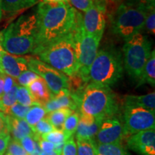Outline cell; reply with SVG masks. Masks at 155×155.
Instances as JSON below:
<instances>
[{
    "label": "cell",
    "instance_id": "obj_1",
    "mask_svg": "<svg viewBox=\"0 0 155 155\" xmlns=\"http://www.w3.org/2000/svg\"><path fill=\"white\" fill-rule=\"evenodd\" d=\"M77 10L68 2H44L39 4L36 16L38 18V35L36 55L42 48L69 34L75 23Z\"/></svg>",
    "mask_w": 155,
    "mask_h": 155
},
{
    "label": "cell",
    "instance_id": "obj_2",
    "mask_svg": "<svg viewBox=\"0 0 155 155\" xmlns=\"http://www.w3.org/2000/svg\"><path fill=\"white\" fill-rule=\"evenodd\" d=\"M38 35L36 14L22 15L1 32L5 51L15 55L32 53L35 49Z\"/></svg>",
    "mask_w": 155,
    "mask_h": 155
},
{
    "label": "cell",
    "instance_id": "obj_3",
    "mask_svg": "<svg viewBox=\"0 0 155 155\" xmlns=\"http://www.w3.org/2000/svg\"><path fill=\"white\" fill-rule=\"evenodd\" d=\"M142 0H127L109 15L112 32L124 40L130 39L144 28L145 19L150 9Z\"/></svg>",
    "mask_w": 155,
    "mask_h": 155
},
{
    "label": "cell",
    "instance_id": "obj_4",
    "mask_svg": "<svg viewBox=\"0 0 155 155\" xmlns=\"http://www.w3.org/2000/svg\"><path fill=\"white\" fill-rule=\"evenodd\" d=\"M81 114L105 119L116 116L119 106L116 95L110 86L88 83L85 86L79 101Z\"/></svg>",
    "mask_w": 155,
    "mask_h": 155
},
{
    "label": "cell",
    "instance_id": "obj_5",
    "mask_svg": "<svg viewBox=\"0 0 155 155\" xmlns=\"http://www.w3.org/2000/svg\"><path fill=\"white\" fill-rule=\"evenodd\" d=\"M36 55H38L40 61L61 71L68 77L78 74L77 42L73 30L42 48Z\"/></svg>",
    "mask_w": 155,
    "mask_h": 155
},
{
    "label": "cell",
    "instance_id": "obj_6",
    "mask_svg": "<svg viewBox=\"0 0 155 155\" xmlns=\"http://www.w3.org/2000/svg\"><path fill=\"white\" fill-rule=\"evenodd\" d=\"M124 65L121 53L109 47L98 51L89 70V83L111 86L123 76Z\"/></svg>",
    "mask_w": 155,
    "mask_h": 155
},
{
    "label": "cell",
    "instance_id": "obj_7",
    "mask_svg": "<svg viewBox=\"0 0 155 155\" xmlns=\"http://www.w3.org/2000/svg\"><path fill=\"white\" fill-rule=\"evenodd\" d=\"M152 51V42L141 32L125 41L123 65L132 80L138 81Z\"/></svg>",
    "mask_w": 155,
    "mask_h": 155
},
{
    "label": "cell",
    "instance_id": "obj_8",
    "mask_svg": "<svg viewBox=\"0 0 155 155\" xmlns=\"http://www.w3.org/2000/svg\"><path fill=\"white\" fill-rule=\"evenodd\" d=\"M76 39L77 55L78 61V74L86 83H89V70L94 62L99 47L100 39L89 35L83 28V15L76 12L75 26L73 30Z\"/></svg>",
    "mask_w": 155,
    "mask_h": 155
},
{
    "label": "cell",
    "instance_id": "obj_9",
    "mask_svg": "<svg viewBox=\"0 0 155 155\" xmlns=\"http://www.w3.org/2000/svg\"><path fill=\"white\" fill-rule=\"evenodd\" d=\"M155 111L134 106H124V130L126 137L154 129Z\"/></svg>",
    "mask_w": 155,
    "mask_h": 155
},
{
    "label": "cell",
    "instance_id": "obj_10",
    "mask_svg": "<svg viewBox=\"0 0 155 155\" xmlns=\"http://www.w3.org/2000/svg\"><path fill=\"white\" fill-rule=\"evenodd\" d=\"M27 61L28 68L45 81L53 96L63 90H68V77L66 75L40 60L27 57Z\"/></svg>",
    "mask_w": 155,
    "mask_h": 155
},
{
    "label": "cell",
    "instance_id": "obj_11",
    "mask_svg": "<svg viewBox=\"0 0 155 155\" xmlns=\"http://www.w3.org/2000/svg\"><path fill=\"white\" fill-rule=\"evenodd\" d=\"M105 15V6L98 2H95L94 5L85 12L83 16L84 32L101 40L106 27Z\"/></svg>",
    "mask_w": 155,
    "mask_h": 155
},
{
    "label": "cell",
    "instance_id": "obj_12",
    "mask_svg": "<svg viewBox=\"0 0 155 155\" xmlns=\"http://www.w3.org/2000/svg\"><path fill=\"white\" fill-rule=\"evenodd\" d=\"M126 137L124 126L116 116L102 120L96 137V144H121Z\"/></svg>",
    "mask_w": 155,
    "mask_h": 155
},
{
    "label": "cell",
    "instance_id": "obj_13",
    "mask_svg": "<svg viewBox=\"0 0 155 155\" xmlns=\"http://www.w3.org/2000/svg\"><path fill=\"white\" fill-rule=\"evenodd\" d=\"M127 146L141 155H155V130L149 129L129 136Z\"/></svg>",
    "mask_w": 155,
    "mask_h": 155
},
{
    "label": "cell",
    "instance_id": "obj_14",
    "mask_svg": "<svg viewBox=\"0 0 155 155\" xmlns=\"http://www.w3.org/2000/svg\"><path fill=\"white\" fill-rule=\"evenodd\" d=\"M0 65L4 73L13 78H17L21 73L28 70L27 58L12 55L6 51L2 55Z\"/></svg>",
    "mask_w": 155,
    "mask_h": 155
},
{
    "label": "cell",
    "instance_id": "obj_15",
    "mask_svg": "<svg viewBox=\"0 0 155 155\" xmlns=\"http://www.w3.org/2000/svg\"><path fill=\"white\" fill-rule=\"evenodd\" d=\"M43 106L48 114L61 108H68L76 111L78 108V103L68 90H63L57 95L53 96L51 99Z\"/></svg>",
    "mask_w": 155,
    "mask_h": 155
},
{
    "label": "cell",
    "instance_id": "obj_16",
    "mask_svg": "<svg viewBox=\"0 0 155 155\" xmlns=\"http://www.w3.org/2000/svg\"><path fill=\"white\" fill-rule=\"evenodd\" d=\"M103 119H96L91 116L80 114L75 137L76 139H93L95 138Z\"/></svg>",
    "mask_w": 155,
    "mask_h": 155
},
{
    "label": "cell",
    "instance_id": "obj_17",
    "mask_svg": "<svg viewBox=\"0 0 155 155\" xmlns=\"http://www.w3.org/2000/svg\"><path fill=\"white\" fill-rule=\"evenodd\" d=\"M27 88H28L32 98L38 105L43 106L53 96L48 88L45 81L40 77L31 83Z\"/></svg>",
    "mask_w": 155,
    "mask_h": 155
},
{
    "label": "cell",
    "instance_id": "obj_18",
    "mask_svg": "<svg viewBox=\"0 0 155 155\" xmlns=\"http://www.w3.org/2000/svg\"><path fill=\"white\" fill-rule=\"evenodd\" d=\"M7 116L9 125V131L10 137L17 141H20L22 138L28 136H35L32 127L28 124L25 119H17L12 116Z\"/></svg>",
    "mask_w": 155,
    "mask_h": 155
},
{
    "label": "cell",
    "instance_id": "obj_19",
    "mask_svg": "<svg viewBox=\"0 0 155 155\" xmlns=\"http://www.w3.org/2000/svg\"><path fill=\"white\" fill-rule=\"evenodd\" d=\"M124 105L139 106L155 111V93H150L141 96L128 95L124 98Z\"/></svg>",
    "mask_w": 155,
    "mask_h": 155
},
{
    "label": "cell",
    "instance_id": "obj_20",
    "mask_svg": "<svg viewBox=\"0 0 155 155\" xmlns=\"http://www.w3.org/2000/svg\"><path fill=\"white\" fill-rule=\"evenodd\" d=\"M150 84L154 87L155 86V51L152 50L150 58L145 64L141 74L137 81V87L141 85Z\"/></svg>",
    "mask_w": 155,
    "mask_h": 155
},
{
    "label": "cell",
    "instance_id": "obj_21",
    "mask_svg": "<svg viewBox=\"0 0 155 155\" xmlns=\"http://www.w3.org/2000/svg\"><path fill=\"white\" fill-rule=\"evenodd\" d=\"M38 2L39 0H2V8L5 12H16L32 7Z\"/></svg>",
    "mask_w": 155,
    "mask_h": 155
},
{
    "label": "cell",
    "instance_id": "obj_22",
    "mask_svg": "<svg viewBox=\"0 0 155 155\" xmlns=\"http://www.w3.org/2000/svg\"><path fill=\"white\" fill-rule=\"evenodd\" d=\"M73 112V111L68 108H61L48 113L46 118L55 128V129L62 131L65 121Z\"/></svg>",
    "mask_w": 155,
    "mask_h": 155
},
{
    "label": "cell",
    "instance_id": "obj_23",
    "mask_svg": "<svg viewBox=\"0 0 155 155\" xmlns=\"http://www.w3.org/2000/svg\"><path fill=\"white\" fill-rule=\"evenodd\" d=\"M97 155H130L122 144H96Z\"/></svg>",
    "mask_w": 155,
    "mask_h": 155
},
{
    "label": "cell",
    "instance_id": "obj_24",
    "mask_svg": "<svg viewBox=\"0 0 155 155\" xmlns=\"http://www.w3.org/2000/svg\"><path fill=\"white\" fill-rule=\"evenodd\" d=\"M47 111L44 106L40 105H35L31 106L25 116V120L31 127H34L39 121H41L47 116Z\"/></svg>",
    "mask_w": 155,
    "mask_h": 155
},
{
    "label": "cell",
    "instance_id": "obj_25",
    "mask_svg": "<svg viewBox=\"0 0 155 155\" xmlns=\"http://www.w3.org/2000/svg\"><path fill=\"white\" fill-rule=\"evenodd\" d=\"M76 139L78 155H97L96 144L93 139Z\"/></svg>",
    "mask_w": 155,
    "mask_h": 155
},
{
    "label": "cell",
    "instance_id": "obj_26",
    "mask_svg": "<svg viewBox=\"0 0 155 155\" xmlns=\"http://www.w3.org/2000/svg\"><path fill=\"white\" fill-rule=\"evenodd\" d=\"M79 119H80V114L78 113V111H73L65 121L62 131L66 136L68 139L72 137L75 133Z\"/></svg>",
    "mask_w": 155,
    "mask_h": 155
},
{
    "label": "cell",
    "instance_id": "obj_27",
    "mask_svg": "<svg viewBox=\"0 0 155 155\" xmlns=\"http://www.w3.org/2000/svg\"><path fill=\"white\" fill-rule=\"evenodd\" d=\"M18 87V85L15 84L9 92L4 94L0 99L1 111L4 114H6L9 108L17 103V91Z\"/></svg>",
    "mask_w": 155,
    "mask_h": 155
},
{
    "label": "cell",
    "instance_id": "obj_28",
    "mask_svg": "<svg viewBox=\"0 0 155 155\" xmlns=\"http://www.w3.org/2000/svg\"><path fill=\"white\" fill-rule=\"evenodd\" d=\"M17 101L21 105L25 106H31L35 105H38L37 103L35 101L32 96H31L30 91L27 87L19 86L17 91Z\"/></svg>",
    "mask_w": 155,
    "mask_h": 155
},
{
    "label": "cell",
    "instance_id": "obj_29",
    "mask_svg": "<svg viewBox=\"0 0 155 155\" xmlns=\"http://www.w3.org/2000/svg\"><path fill=\"white\" fill-rule=\"evenodd\" d=\"M41 139L53 143L54 144H59L62 143H65L68 140L66 136L63 133V131L55 129L51 132H49L45 134L42 135Z\"/></svg>",
    "mask_w": 155,
    "mask_h": 155
},
{
    "label": "cell",
    "instance_id": "obj_30",
    "mask_svg": "<svg viewBox=\"0 0 155 155\" xmlns=\"http://www.w3.org/2000/svg\"><path fill=\"white\" fill-rule=\"evenodd\" d=\"M30 108V107L28 106H25L19 104V103H15L14 105L9 108L6 114L17 119H24Z\"/></svg>",
    "mask_w": 155,
    "mask_h": 155
},
{
    "label": "cell",
    "instance_id": "obj_31",
    "mask_svg": "<svg viewBox=\"0 0 155 155\" xmlns=\"http://www.w3.org/2000/svg\"><path fill=\"white\" fill-rule=\"evenodd\" d=\"M32 129L34 133L36 135L40 136V137L55 130V128L53 127V125L50 124V122L48 121L46 117L39 121Z\"/></svg>",
    "mask_w": 155,
    "mask_h": 155
},
{
    "label": "cell",
    "instance_id": "obj_32",
    "mask_svg": "<svg viewBox=\"0 0 155 155\" xmlns=\"http://www.w3.org/2000/svg\"><path fill=\"white\" fill-rule=\"evenodd\" d=\"M39 77L40 76L35 73H34L33 71H30V70H27L19 75V77L17 78V83L21 86L28 87L31 83L38 79Z\"/></svg>",
    "mask_w": 155,
    "mask_h": 155
},
{
    "label": "cell",
    "instance_id": "obj_33",
    "mask_svg": "<svg viewBox=\"0 0 155 155\" xmlns=\"http://www.w3.org/2000/svg\"><path fill=\"white\" fill-rule=\"evenodd\" d=\"M7 150L9 155H28L20 142L14 139H10Z\"/></svg>",
    "mask_w": 155,
    "mask_h": 155
},
{
    "label": "cell",
    "instance_id": "obj_34",
    "mask_svg": "<svg viewBox=\"0 0 155 155\" xmlns=\"http://www.w3.org/2000/svg\"><path fill=\"white\" fill-rule=\"evenodd\" d=\"M144 28L146 29L147 32L154 35L155 34V9H150L147 13L145 19Z\"/></svg>",
    "mask_w": 155,
    "mask_h": 155
},
{
    "label": "cell",
    "instance_id": "obj_35",
    "mask_svg": "<svg viewBox=\"0 0 155 155\" xmlns=\"http://www.w3.org/2000/svg\"><path fill=\"white\" fill-rule=\"evenodd\" d=\"M35 141L36 139L35 138V136H28V137H25L21 139L19 142L27 153L29 155H32L35 150Z\"/></svg>",
    "mask_w": 155,
    "mask_h": 155
},
{
    "label": "cell",
    "instance_id": "obj_36",
    "mask_svg": "<svg viewBox=\"0 0 155 155\" xmlns=\"http://www.w3.org/2000/svg\"><path fill=\"white\" fill-rule=\"evenodd\" d=\"M61 155H78L76 143L73 137L69 138L65 142L62 150Z\"/></svg>",
    "mask_w": 155,
    "mask_h": 155
},
{
    "label": "cell",
    "instance_id": "obj_37",
    "mask_svg": "<svg viewBox=\"0 0 155 155\" xmlns=\"http://www.w3.org/2000/svg\"><path fill=\"white\" fill-rule=\"evenodd\" d=\"M96 0H68L75 9L82 12H86L95 4Z\"/></svg>",
    "mask_w": 155,
    "mask_h": 155
},
{
    "label": "cell",
    "instance_id": "obj_38",
    "mask_svg": "<svg viewBox=\"0 0 155 155\" xmlns=\"http://www.w3.org/2000/svg\"><path fill=\"white\" fill-rule=\"evenodd\" d=\"M9 134L7 116L0 111V136Z\"/></svg>",
    "mask_w": 155,
    "mask_h": 155
},
{
    "label": "cell",
    "instance_id": "obj_39",
    "mask_svg": "<svg viewBox=\"0 0 155 155\" xmlns=\"http://www.w3.org/2000/svg\"><path fill=\"white\" fill-rule=\"evenodd\" d=\"M38 141L39 142V144H40V148H41L42 152H48L55 150V144H53V143L44 140V139H41L40 137H39Z\"/></svg>",
    "mask_w": 155,
    "mask_h": 155
},
{
    "label": "cell",
    "instance_id": "obj_40",
    "mask_svg": "<svg viewBox=\"0 0 155 155\" xmlns=\"http://www.w3.org/2000/svg\"><path fill=\"white\" fill-rule=\"evenodd\" d=\"M4 78V94L9 92L11 90L12 88L17 84L15 83V81L13 78H12L9 75L5 74L3 75Z\"/></svg>",
    "mask_w": 155,
    "mask_h": 155
},
{
    "label": "cell",
    "instance_id": "obj_41",
    "mask_svg": "<svg viewBox=\"0 0 155 155\" xmlns=\"http://www.w3.org/2000/svg\"><path fill=\"white\" fill-rule=\"evenodd\" d=\"M10 139L11 137L9 134L0 136V155L5 154Z\"/></svg>",
    "mask_w": 155,
    "mask_h": 155
},
{
    "label": "cell",
    "instance_id": "obj_42",
    "mask_svg": "<svg viewBox=\"0 0 155 155\" xmlns=\"http://www.w3.org/2000/svg\"><path fill=\"white\" fill-rule=\"evenodd\" d=\"M4 75H0V99H1L2 97L4 95Z\"/></svg>",
    "mask_w": 155,
    "mask_h": 155
},
{
    "label": "cell",
    "instance_id": "obj_43",
    "mask_svg": "<svg viewBox=\"0 0 155 155\" xmlns=\"http://www.w3.org/2000/svg\"><path fill=\"white\" fill-rule=\"evenodd\" d=\"M40 155H61V153L54 150V151H51V152H42Z\"/></svg>",
    "mask_w": 155,
    "mask_h": 155
},
{
    "label": "cell",
    "instance_id": "obj_44",
    "mask_svg": "<svg viewBox=\"0 0 155 155\" xmlns=\"http://www.w3.org/2000/svg\"><path fill=\"white\" fill-rule=\"evenodd\" d=\"M4 51H5V50H4L2 45V38H1V33H0V61H1L2 55Z\"/></svg>",
    "mask_w": 155,
    "mask_h": 155
},
{
    "label": "cell",
    "instance_id": "obj_45",
    "mask_svg": "<svg viewBox=\"0 0 155 155\" xmlns=\"http://www.w3.org/2000/svg\"><path fill=\"white\" fill-rule=\"evenodd\" d=\"M104 2V4H107V3H116L119 2L121 1V0H101Z\"/></svg>",
    "mask_w": 155,
    "mask_h": 155
},
{
    "label": "cell",
    "instance_id": "obj_46",
    "mask_svg": "<svg viewBox=\"0 0 155 155\" xmlns=\"http://www.w3.org/2000/svg\"><path fill=\"white\" fill-rule=\"evenodd\" d=\"M43 2H64V1L63 0H43Z\"/></svg>",
    "mask_w": 155,
    "mask_h": 155
},
{
    "label": "cell",
    "instance_id": "obj_47",
    "mask_svg": "<svg viewBox=\"0 0 155 155\" xmlns=\"http://www.w3.org/2000/svg\"><path fill=\"white\" fill-rule=\"evenodd\" d=\"M2 0H0V19L2 17Z\"/></svg>",
    "mask_w": 155,
    "mask_h": 155
},
{
    "label": "cell",
    "instance_id": "obj_48",
    "mask_svg": "<svg viewBox=\"0 0 155 155\" xmlns=\"http://www.w3.org/2000/svg\"><path fill=\"white\" fill-rule=\"evenodd\" d=\"M4 74H5V73H4L2 69L1 65H0V75H4Z\"/></svg>",
    "mask_w": 155,
    "mask_h": 155
},
{
    "label": "cell",
    "instance_id": "obj_49",
    "mask_svg": "<svg viewBox=\"0 0 155 155\" xmlns=\"http://www.w3.org/2000/svg\"><path fill=\"white\" fill-rule=\"evenodd\" d=\"M64 2H68V0H63Z\"/></svg>",
    "mask_w": 155,
    "mask_h": 155
},
{
    "label": "cell",
    "instance_id": "obj_50",
    "mask_svg": "<svg viewBox=\"0 0 155 155\" xmlns=\"http://www.w3.org/2000/svg\"><path fill=\"white\" fill-rule=\"evenodd\" d=\"M5 155H9V154H7H7H6Z\"/></svg>",
    "mask_w": 155,
    "mask_h": 155
},
{
    "label": "cell",
    "instance_id": "obj_51",
    "mask_svg": "<svg viewBox=\"0 0 155 155\" xmlns=\"http://www.w3.org/2000/svg\"><path fill=\"white\" fill-rule=\"evenodd\" d=\"M28 155H29V154H28Z\"/></svg>",
    "mask_w": 155,
    "mask_h": 155
}]
</instances>
